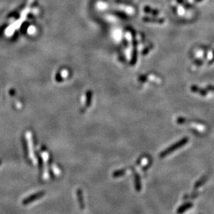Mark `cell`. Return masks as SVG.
<instances>
[{"label":"cell","instance_id":"8992f818","mask_svg":"<svg viewBox=\"0 0 214 214\" xmlns=\"http://www.w3.org/2000/svg\"><path fill=\"white\" fill-rule=\"evenodd\" d=\"M197 196H198V194L197 193H195V194H191L190 195H186L184 197V200H191V199H195V198H196Z\"/></svg>","mask_w":214,"mask_h":214},{"label":"cell","instance_id":"5b68a950","mask_svg":"<svg viewBox=\"0 0 214 214\" xmlns=\"http://www.w3.org/2000/svg\"><path fill=\"white\" fill-rule=\"evenodd\" d=\"M127 169H126V168L120 169V170H116L113 172L112 177L114 178H119V177L124 176V175L127 174Z\"/></svg>","mask_w":214,"mask_h":214},{"label":"cell","instance_id":"7a4b0ae2","mask_svg":"<svg viewBox=\"0 0 214 214\" xmlns=\"http://www.w3.org/2000/svg\"><path fill=\"white\" fill-rule=\"evenodd\" d=\"M134 183H135V188L137 192H139L142 190V182L141 179L139 174L137 172H134Z\"/></svg>","mask_w":214,"mask_h":214},{"label":"cell","instance_id":"277c9868","mask_svg":"<svg viewBox=\"0 0 214 214\" xmlns=\"http://www.w3.org/2000/svg\"><path fill=\"white\" fill-rule=\"evenodd\" d=\"M193 206V204L191 202H187L186 204H184L177 209V213L178 214H183L185 211H188V209L192 208Z\"/></svg>","mask_w":214,"mask_h":214},{"label":"cell","instance_id":"3957f363","mask_svg":"<svg viewBox=\"0 0 214 214\" xmlns=\"http://www.w3.org/2000/svg\"><path fill=\"white\" fill-rule=\"evenodd\" d=\"M208 180V177L207 175H204L202 177H201L199 180H197L196 181V183L194 185V189L197 190L200 188V187H202L203 185L206 183V181Z\"/></svg>","mask_w":214,"mask_h":214},{"label":"cell","instance_id":"6da1fadb","mask_svg":"<svg viewBox=\"0 0 214 214\" xmlns=\"http://www.w3.org/2000/svg\"><path fill=\"white\" fill-rule=\"evenodd\" d=\"M188 139L187 138L180 140V141L177 142V143H175V144H174L172 146L167 148V149H165L164 151H163L161 154H159V156H160L161 158L166 157V156H168V154H170L172 152H173L175 150H176L179 148H182V146H184L185 144H186V143H188Z\"/></svg>","mask_w":214,"mask_h":214}]
</instances>
